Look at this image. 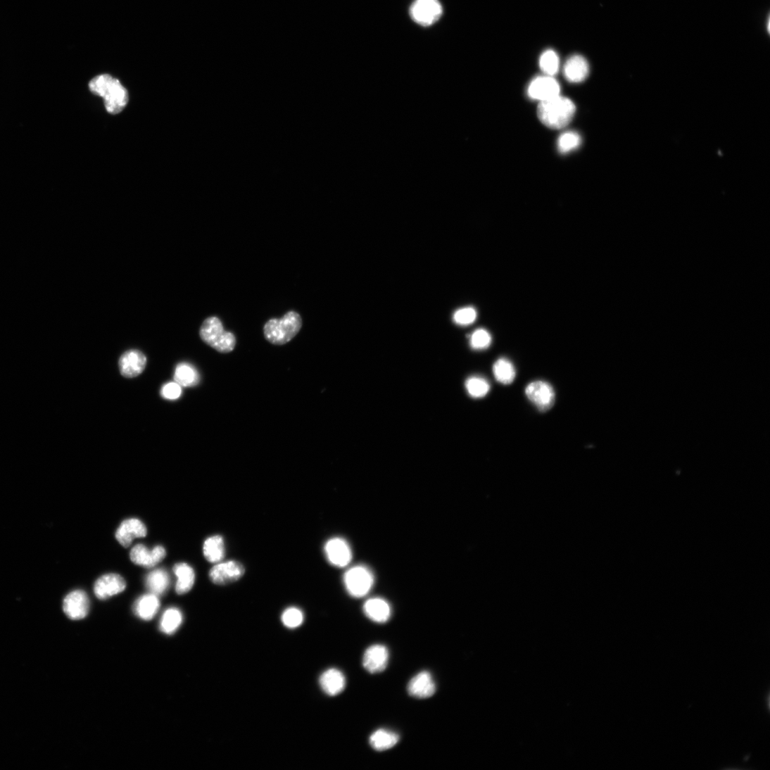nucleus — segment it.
I'll return each instance as SVG.
<instances>
[{
	"label": "nucleus",
	"instance_id": "obj_1",
	"mask_svg": "<svg viewBox=\"0 0 770 770\" xmlns=\"http://www.w3.org/2000/svg\"><path fill=\"white\" fill-rule=\"evenodd\" d=\"M90 91L103 98L107 112L118 115L123 111L129 101V94L121 82L108 75L96 77L89 82Z\"/></svg>",
	"mask_w": 770,
	"mask_h": 770
},
{
	"label": "nucleus",
	"instance_id": "obj_2",
	"mask_svg": "<svg viewBox=\"0 0 770 770\" xmlns=\"http://www.w3.org/2000/svg\"><path fill=\"white\" fill-rule=\"evenodd\" d=\"M575 113L576 106L574 102L560 95L541 101L537 109L540 121L545 127L553 130L566 127L573 120Z\"/></svg>",
	"mask_w": 770,
	"mask_h": 770
},
{
	"label": "nucleus",
	"instance_id": "obj_3",
	"mask_svg": "<svg viewBox=\"0 0 770 770\" xmlns=\"http://www.w3.org/2000/svg\"><path fill=\"white\" fill-rule=\"evenodd\" d=\"M303 325L301 315L296 311L288 312L282 318H272L264 325L265 339L272 345L289 343L300 332Z\"/></svg>",
	"mask_w": 770,
	"mask_h": 770
},
{
	"label": "nucleus",
	"instance_id": "obj_4",
	"mask_svg": "<svg viewBox=\"0 0 770 770\" xmlns=\"http://www.w3.org/2000/svg\"><path fill=\"white\" fill-rule=\"evenodd\" d=\"M200 337L206 344L218 353H229L236 348L235 336L225 331L221 320L215 316L203 321L200 329Z\"/></svg>",
	"mask_w": 770,
	"mask_h": 770
},
{
	"label": "nucleus",
	"instance_id": "obj_5",
	"mask_svg": "<svg viewBox=\"0 0 770 770\" xmlns=\"http://www.w3.org/2000/svg\"><path fill=\"white\" fill-rule=\"evenodd\" d=\"M344 583L351 595L362 598L365 596L372 588L374 576L367 567L357 566L345 574Z\"/></svg>",
	"mask_w": 770,
	"mask_h": 770
},
{
	"label": "nucleus",
	"instance_id": "obj_6",
	"mask_svg": "<svg viewBox=\"0 0 770 770\" xmlns=\"http://www.w3.org/2000/svg\"><path fill=\"white\" fill-rule=\"evenodd\" d=\"M525 393L528 399L540 411H547L555 404V393L552 385L548 382L532 381L527 385Z\"/></svg>",
	"mask_w": 770,
	"mask_h": 770
},
{
	"label": "nucleus",
	"instance_id": "obj_7",
	"mask_svg": "<svg viewBox=\"0 0 770 770\" xmlns=\"http://www.w3.org/2000/svg\"><path fill=\"white\" fill-rule=\"evenodd\" d=\"M244 565L237 561L217 563L210 571V581L218 586H225L239 581L245 574Z\"/></svg>",
	"mask_w": 770,
	"mask_h": 770
},
{
	"label": "nucleus",
	"instance_id": "obj_8",
	"mask_svg": "<svg viewBox=\"0 0 770 770\" xmlns=\"http://www.w3.org/2000/svg\"><path fill=\"white\" fill-rule=\"evenodd\" d=\"M412 18L422 26L436 23L443 14V8L438 0H416L410 10Z\"/></svg>",
	"mask_w": 770,
	"mask_h": 770
},
{
	"label": "nucleus",
	"instance_id": "obj_9",
	"mask_svg": "<svg viewBox=\"0 0 770 770\" xmlns=\"http://www.w3.org/2000/svg\"><path fill=\"white\" fill-rule=\"evenodd\" d=\"M324 552L328 562L339 568L348 566L353 558L352 550L348 543L339 537L327 541L324 545Z\"/></svg>",
	"mask_w": 770,
	"mask_h": 770
},
{
	"label": "nucleus",
	"instance_id": "obj_10",
	"mask_svg": "<svg viewBox=\"0 0 770 770\" xmlns=\"http://www.w3.org/2000/svg\"><path fill=\"white\" fill-rule=\"evenodd\" d=\"M560 90L559 82L553 77L544 75L537 77L531 81L527 93L531 99L541 102L559 96Z\"/></svg>",
	"mask_w": 770,
	"mask_h": 770
},
{
	"label": "nucleus",
	"instance_id": "obj_11",
	"mask_svg": "<svg viewBox=\"0 0 770 770\" xmlns=\"http://www.w3.org/2000/svg\"><path fill=\"white\" fill-rule=\"evenodd\" d=\"M90 602L87 594L82 590L70 593L64 599L63 610L73 621L84 619L89 612Z\"/></svg>",
	"mask_w": 770,
	"mask_h": 770
},
{
	"label": "nucleus",
	"instance_id": "obj_12",
	"mask_svg": "<svg viewBox=\"0 0 770 770\" xmlns=\"http://www.w3.org/2000/svg\"><path fill=\"white\" fill-rule=\"evenodd\" d=\"M166 555V550L161 545L149 550L143 544H137L132 549L130 559L134 564L149 569L161 562Z\"/></svg>",
	"mask_w": 770,
	"mask_h": 770
},
{
	"label": "nucleus",
	"instance_id": "obj_13",
	"mask_svg": "<svg viewBox=\"0 0 770 770\" xmlns=\"http://www.w3.org/2000/svg\"><path fill=\"white\" fill-rule=\"evenodd\" d=\"M389 661V651L386 646L374 645L369 647L362 658V665L370 674H379L386 669Z\"/></svg>",
	"mask_w": 770,
	"mask_h": 770
},
{
	"label": "nucleus",
	"instance_id": "obj_14",
	"mask_svg": "<svg viewBox=\"0 0 770 770\" xmlns=\"http://www.w3.org/2000/svg\"><path fill=\"white\" fill-rule=\"evenodd\" d=\"M126 586V581L122 576L108 574L97 579L94 586V592L99 599L106 600L123 592Z\"/></svg>",
	"mask_w": 770,
	"mask_h": 770
},
{
	"label": "nucleus",
	"instance_id": "obj_15",
	"mask_svg": "<svg viewBox=\"0 0 770 770\" xmlns=\"http://www.w3.org/2000/svg\"><path fill=\"white\" fill-rule=\"evenodd\" d=\"M146 358L141 351L131 350L125 353L120 358L119 365L121 374L127 378H133L141 374L146 365Z\"/></svg>",
	"mask_w": 770,
	"mask_h": 770
},
{
	"label": "nucleus",
	"instance_id": "obj_16",
	"mask_svg": "<svg viewBox=\"0 0 770 770\" xmlns=\"http://www.w3.org/2000/svg\"><path fill=\"white\" fill-rule=\"evenodd\" d=\"M147 529L145 524L138 519L125 520L116 531V538L125 548H128L134 538L145 537Z\"/></svg>",
	"mask_w": 770,
	"mask_h": 770
},
{
	"label": "nucleus",
	"instance_id": "obj_17",
	"mask_svg": "<svg viewBox=\"0 0 770 770\" xmlns=\"http://www.w3.org/2000/svg\"><path fill=\"white\" fill-rule=\"evenodd\" d=\"M410 696L425 699L431 697L436 692V685L431 675L422 671L411 679L408 686Z\"/></svg>",
	"mask_w": 770,
	"mask_h": 770
},
{
	"label": "nucleus",
	"instance_id": "obj_18",
	"mask_svg": "<svg viewBox=\"0 0 770 770\" xmlns=\"http://www.w3.org/2000/svg\"><path fill=\"white\" fill-rule=\"evenodd\" d=\"M322 690L329 696H336L341 693L346 686L344 674L336 669L325 671L320 678Z\"/></svg>",
	"mask_w": 770,
	"mask_h": 770
},
{
	"label": "nucleus",
	"instance_id": "obj_19",
	"mask_svg": "<svg viewBox=\"0 0 770 770\" xmlns=\"http://www.w3.org/2000/svg\"><path fill=\"white\" fill-rule=\"evenodd\" d=\"M588 73V63L583 57L581 56V55H573V56L567 60L564 65V77L572 83H579L584 81L587 78Z\"/></svg>",
	"mask_w": 770,
	"mask_h": 770
},
{
	"label": "nucleus",
	"instance_id": "obj_20",
	"mask_svg": "<svg viewBox=\"0 0 770 770\" xmlns=\"http://www.w3.org/2000/svg\"><path fill=\"white\" fill-rule=\"evenodd\" d=\"M363 611L367 618L374 622L383 624L391 617L390 604L382 598H374L367 600Z\"/></svg>",
	"mask_w": 770,
	"mask_h": 770
},
{
	"label": "nucleus",
	"instance_id": "obj_21",
	"mask_svg": "<svg viewBox=\"0 0 770 770\" xmlns=\"http://www.w3.org/2000/svg\"><path fill=\"white\" fill-rule=\"evenodd\" d=\"M160 608V601L157 595L153 593L145 594L139 598L134 606V612L141 620H152Z\"/></svg>",
	"mask_w": 770,
	"mask_h": 770
},
{
	"label": "nucleus",
	"instance_id": "obj_22",
	"mask_svg": "<svg viewBox=\"0 0 770 770\" xmlns=\"http://www.w3.org/2000/svg\"><path fill=\"white\" fill-rule=\"evenodd\" d=\"M203 551L208 562L213 564L221 562L226 555L224 538L219 535L208 537L203 543Z\"/></svg>",
	"mask_w": 770,
	"mask_h": 770
},
{
	"label": "nucleus",
	"instance_id": "obj_23",
	"mask_svg": "<svg viewBox=\"0 0 770 770\" xmlns=\"http://www.w3.org/2000/svg\"><path fill=\"white\" fill-rule=\"evenodd\" d=\"M171 579L168 572L163 569L151 572L146 578V586L151 593L162 595L170 586Z\"/></svg>",
	"mask_w": 770,
	"mask_h": 770
},
{
	"label": "nucleus",
	"instance_id": "obj_24",
	"mask_svg": "<svg viewBox=\"0 0 770 770\" xmlns=\"http://www.w3.org/2000/svg\"><path fill=\"white\" fill-rule=\"evenodd\" d=\"M174 573L177 577L176 583V592L183 595L189 592L195 583V572L194 569L185 563L177 564L173 569Z\"/></svg>",
	"mask_w": 770,
	"mask_h": 770
},
{
	"label": "nucleus",
	"instance_id": "obj_25",
	"mask_svg": "<svg viewBox=\"0 0 770 770\" xmlns=\"http://www.w3.org/2000/svg\"><path fill=\"white\" fill-rule=\"evenodd\" d=\"M399 736L392 731L380 729L370 737V744L376 751L381 752L394 747L399 742Z\"/></svg>",
	"mask_w": 770,
	"mask_h": 770
},
{
	"label": "nucleus",
	"instance_id": "obj_26",
	"mask_svg": "<svg viewBox=\"0 0 770 770\" xmlns=\"http://www.w3.org/2000/svg\"><path fill=\"white\" fill-rule=\"evenodd\" d=\"M175 379L181 386L194 387L199 383L200 376L197 370L186 362L179 364L175 370Z\"/></svg>",
	"mask_w": 770,
	"mask_h": 770
},
{
	"label": "nucleus",
	"instance_id": "obj_27",
	"mask_svg": "<svg viewBox=\"0 0 770 770\" xmlns=\"http://www.w3.org/2000/svg\"><path fill=\"white\" fill-rule=\"evenodd\" d=\"M495 379L503 384L512 383L516 377V370L512 362L506 358L498 360L493 365Z\"/></svg>",
	"mask_w": 770,
	"mask_h": 770
},
{
	"label": "nucleus",
	"instance_id": "obj_28",
	"mask_svg": "<svg viewBox=\"0 0 770 770\" xmlns=\"http://www.w3.org/2000/svg\"><path fill=\"white\" fill-rule=\"evenodd\" d=\"M183 621V615L177 608H170L163 613L160 621V630L163 633L174 634Z\"/></svg>",
	"mask_w": 770,
	"mask_h": 770
},
{
	"label": "nucleus",
	"instance_id": "obj_29",
	"mask_svg": "<svg viewBox=\"0 0 770 770\" xmlns=\"http://www.w3.org/2000/svg\"><path fill=\"white\" fill-rule=\"evenodd\" d=\"M560 58L557 53L553 49H548L543 52L539 59V66L545 75L553 77L559 72Z\"/></svg>",
	"mask_w": 770,
	"mask_h": 770
},
{
	"label": "nucleus",
	"instance_id": "obj_30",
	"mask_svg": "<svg viewBox=\"0 0 770 770\" xmlns=\"http://www.w3.org/2000/svg\"><path fill=\"white\" fill-rule=\"evenodd\" d=\"M465 386L469 395L473 398H482L490 391L488 381L481 377H469L466 381Z\"/></svg>",
	"mask_w": 770,
	"mask_h": 770
},
{
	"label": "nucleus",
	"instance_id": "obj_31",
	"mask_svg": "<svg viewBox=\"0 0 770 770\" xmlns=\"http://www.w3.org/2000/svg\"><path fill=\"white\" fill-rule=\"evenodd\" d=\"M581 143L579 134L573 132L563 134L559 139L558 148L561 153H566L578 148Z\"/></svg>",
	"mask_w": 770,
	"mask_h": 770
},
{
	"label": "nucleus",
	"instance_id": "obj_32",
	"mask_svg": "<svg viewBox=\"0 0 770 770\" xmlns=\"http://www.w3.org/2000/svg\"><path fill=\"white\" fill-rule=\"evenodd\" d=\"M282 621L286 627L296 629L303 624L304 615L299 609L291 607L284 611L282 616Z\"/></svg>",
	"mask_w": 770,
	"mask_h": 770
},
{
	"label": "nucleus",
	"instance_id": "obj_33",
	"mask_svg": "<svg viewBox=\"0 0 770 770\" xmlns=\"http://www.w3.org/2000/svg\"><path fill=\"white\" fill-rule=\"evenodd\" d=\"M491 343V336L485 329H477L470 337V346L474 350H484Z\"/></svg>",
	"mask_w": 770,
	"mask_h": 770
},
{
	"label": "nucleus",
	"instance_id": "obj_34",
	"mask_svg": "<svg viewBox=\"0 0 770 770\" xmlns=\"http://www.w3.org/2000/svg\"><path fill=\"white\" fill-rule=\"evenodd\" d=\"M477 313L474 308L467 307L457 310L453 315L454 322L460 325H469L476 319Z\"/></svg>",
	"mask_w": 770,
	"mask_h": 770
},
{
	"label": "nucleus",
	"instance_id": "obj_35",
	"mask_svg": "<svg viewBox=\"0 0 770 770\" xmlns=\"http://www.w3.org/2000/svg\"><path fill=\"white\" fill-rule=\"evenodd\" d=\"M182 393V386L178 383L169 382L164 384L160 391L161 396L166 400H175L179 399Z\"/></svg>",
	"mask_w": 770,
	"mask_h": 770
}]
</instances>
